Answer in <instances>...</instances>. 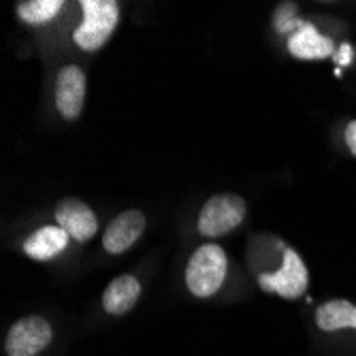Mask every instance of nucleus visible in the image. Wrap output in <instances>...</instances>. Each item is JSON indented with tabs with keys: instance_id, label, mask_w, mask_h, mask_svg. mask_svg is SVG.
<instances>
[{
	"instance_id": "ddd939ff",
	"label": "nucleus",
	"mask_w": 356,
	"mask_h": 356,
	"mask_svg": "<svg viewBox=\"0 0 356 356\" xmlns=\"http://www.w3.org/2000/svg\"><path fill=\"white\" fill-rule=\"evenodd\" d=\"M62 9H64L62 0H26V3L17 5L15 13L28 26H43L56 19Z\"/></svg>"
},
{
	"instance_id": "7ed1b4c3",
	"label": "nucleus",
	"mask_w": 356,
	"mask_h": 356,
	"mask_svg": "<svg viewBox=\"0 0 356 356\" xmlns=\"http://www.w3.org/2000/svg\"><path fill=\"white\" fill-rule=\"evenodd\" d=\"M258 286L263 293L277 295L280 299L288 301L303 297L309 286V271L301 254L293 248H284L280 269L258 275Z\"/></svg>"
},
{
	"instance_id": "39448f33",
	"label": "nucleus",
	"mask_w": 356,
	"mask_h": 356,
	"mask_svg": "<svg viewBox=\"0 0 356 356\" xmlns=\"http://www.w3.org/2000/svg\"><path fill=\"white\" fill-rule=\"evenodd\" d=\"M54 339V329L43 316H24L15 320L5 337L7 356H39L49 348Z\"/></svg>"
},
{
	"instance_id": "f257e3e1",
	"label": "nucleus",
	"mask_w": 356,
	"mask_h": 356,
	"mask_svg": "<svg viewBox=\"0 0 356 356\" xmlns=\"http://www.w3.org/2000/svg\"><path fill=\"white\" fill-rule=\"evenodd\" d=\"M226 273H229V258L222 245L203 243L192 252L186 267V288L192 297L209 299L222 288Z\"/></svg>"
},
{
	"instance_id": "1a4fd4ad",
	"label": "nucleus",
	"mask_w": 356,
	"mask_h": 356,
	"mask_svg": "<svg viewBox=\"0 0 356 356\" xmlns=\"http://www.w3.org/2000/svg\"><path fill=\"white\" fill-rule=\"evenodd\" d=\"M69 233L60 229L58 224H47L41 226L35 233H32L26 241H24V254L28 258L37 263H45L51 261V258L60 256L64 250L69 248Z\"/></svg>"
},
{
	"instance_id": "4468645a",
	"label": "nucleus",
	"mask_w": 356,
	"mask_h": 356,
	"mask_svg": "<svg viewBox=\"0 0 356 356\" xmlns=\"http://www.w3.org/2000/svg\"><path fill=\"white\" fill-rule=\"evenodd\" d=\"M343 143H346L348 152L356 158V120L348 122L346 131H343Z\"/></svg>"
},
{
	"instance_id": "9d476101",
	"label": "nucleus",
	"mask_w": 356,
	"mask_h": 356,
	"mask_svg": "<svg viewBox=\"0 0 356 356\" xmlns=\"http://www.w3.org/2000/svg\"><path fill=\"white\" fill-rule=\"evenodd\" d=\"M288 51L297 60H327L333 56L335 43L314 26H301L290 35Z\"/></svg>"
},
{
	"instance_id": "0eeeda50",
	"label": "nucleus",
	"mask_w": 356,
	"mask_h": 356,
	"mask_svg": "<svg viewBox=\"0 0 356 356\" xmlns=\"http://www.w3.org/2000/svg\"><path fill=\"white\" fill-rule=\"evenodd\" d=\"M54 218L60 229H64L71 239H75L79 243L90 241L96 233H99V218H96L92 207L88 203H83L81 199H75V197L62 199L56 205Z\"/></svg>"
},
{
	"instance_id": "20e7f679",
	"label": "nucleus",
	"mask_w": 356,
	"mask_h": 356,
	"mask_svg": "<svg viewBox=\"0 0 356 356\" xmlns=\"http://www.w3.org/2000/svg\"><path fill=\"white\" fill-rule=\"evenodd\" d=\"M245 213H248V205L239 194L233 192L213 194L201 207L199 222H197L199 233L207 239L224 237L231 231H235L245 220Z\"/></svg>"
},
{
	"instance_id": "423d86ee",
	"label": "nucleus",
	"mask_w": 356,
	"mask_h": 356,
	"mask_svg": "<svg viewBox=\"0 0 356 356\" xmlns=\"http://www.w3.org/2000/svg\"><path fill=\"white\" fill-rule=\"evenodd\" d=\"M86 73L77 64H64L56 75V109L60 118L73 122L81 115L86 105Z\"/></svg>"
},
{
	"instance_id": "6e6552de",
	"label": "nucleus",
	"mask_w": 356,
	"mask_h": 356,
	"mask_svg": "<svg viewBox=\"0 0 356 356\" xmlns=\"http://www.w3.org/2000/svg\"><path fill=\"white\" fill-rule=\"evenodd\" d=\"M145 224H147V218L139 209H124L122 213H118L103 233L105 252L113 256L128 252L143 235Z\"/></svg>"
},
{
	"instance_id": "f8f14e48",
	"label": "nucleus",
	"mask_w": 356,
	"mask_h": 356,
	"mask_svg": "<svg viewBox=\"0 0 356 356\" xmlns=\"http://www.w3.org/2000/svg\"><path fill=\"white\" fill-rule=\"evenodd\" d=\"M314 322H316V327L325 333H337L343 329L356 331V303L348 299L325 301L316 309Z\"/></svg>"
},
{
	"instance_id": "f03ea898",
	"label": "nucleus",
	"mask_w": 356,
	"mask_h": 356,
	"mask_svg": "<svg viewBox=\"0 0 356 356\" xmlns=\"http://www.w3.org/2000/svg\"><path fill=\"white\" fill-rule=\"evenodd\" d=\"M120 22V3L115 0H81V22L73 30L79 49L94 54L107 45Z\"/></svg>"
},
{
	"instance_id": "9b49d317",
	"label": "nucleus",
	"mask_w": 356,
	"mask_h": 356,
	"mask_svg": "<svg viewBox=\"0 0 356 356\" xmlns=\"http://www.w3.org/2000/svg\"><path fill=\"white\" fill-rule=\"evenodd\" d=\"M141 299V282L135 275H118L103 293V309L109 316H126Z\"/></svg>"
}]
</instances>
